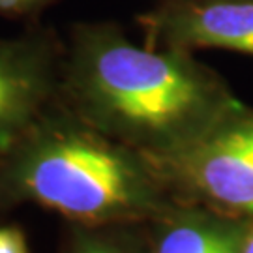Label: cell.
I'll return each instance as SVG.
<instances>
[{"mask_svg": "<svg viewBox=\"0 0 253 253\" xmlns=\"http://www.w3.org/2000/svg\"><path fill=\"white\" fill-rule=\"evenodd\" d=\"M240 253H253V216L244 219V233H242Z\"/></svg>", "mask_w": 253, "mask_h": 253, "instance_id": "30bf717a", "label": "cell"}, {"mask_svg": "<svg viewBox=\"0 0 253 253\" xmlns=\"http://www.w3.org/2000/svg\"><path fill=\"white\" fill-rule=\"evenodd\" d=\"M137 225L86 227L64 223L58 253H150L148 231Z\"/></svg>", "mask_w": 253, "mask_h": 253, "instance_id": "52a82bcc", "label": "cell"}, {"mask_svg": "<svg viewBox=\"0 0 253 253\" xmlns=\"http://www.w3.org/2000/svg\"><path fill=\"white\" fill-rule=\"evenodd\" d=\"M146 160L174 203L235 219L253 216V111L240 103L186 143Z\"/></svg>", "mask_w": 253, "mask_h": 253, "instance_id": "3957f363", "label": "cell"}, {"mask_svg": "<svg viewBox=\"0 0 253 253\" xmlns=\"http://www.w3.org/2000/svg\"><path fill=\"white\" fill-rule=\"evenodd\" d=\"M174 203L141 152L58 101L0 160V214L21 205L86 227L148 223Z\"/></svg>", "mask_w": 253, "mask_h": 253, "instance_id": "7a4b0ae2", "label": "cell"}, {"mask_svg": "<svg viewBox=\"0 0 253 253\" xmlns=\"http://www.w3.org/2000/svg\"><path fill=\"white\" fill-rule=\"evenodd\" d=\"M64 40L60 101L146 158L186 143L238 103L190 51L137 45L118 23H73Z\"/></svg>", "mask_w": 253, "mask_h": 253, "instance_id": "6da1fadb", "label": "cell"}, {"mask_svg": "<svg viewBox=\"0 0 253 253\" xmlns=\"http://www.w3.org/2000/svg\"><path fill=\"white\" fill-rule=\"evenodd\" d=\"M64 54L66 40L40 23L0 36V160L60 101Z\"/></svg>", "mask_w": 253, "mask_h": 253, "instance_id": "277c9868", "label": "cell"}, {"mask_svg": "<svg viewBox=\"0 0 253 253\" xmlns=\"http://www.w3.org/2000/svg\"><path fill=\"white\" fill-rule=\"evenodd\" d=\"M146 45L253 56V0H163L139 17Z\"/></svg>", "mask_w": 253, "mask_h": 253, "instance_id": "5b68a950", "label": "cell"}, {"mask_svg": "<svg viewBox=\"0 0 253 253\" xmlns=\"http://www.w3.org/2000/svg\"><path fill=\"white\" fill-rule=\"evenodd\" d=\"M0 253H30L27 235L21 227H0Z\"/></svg>", "mask_w": 253, "mask_h": 253, "instance_id": "9c48e42d", "label": "cell"}, {"mask_svg": "<svg viewBox=\"0 0 253 253\" xmlns=\"http://www.w3.org/2000/svg\"><path fill=\"white\" fill-rule=\"evenodd\" d=\"M146 227L150 253H240L244 219L172 203Z\"/></svg>", "mask_w": 253, "mask_h": 253, "instance_id": "8992f818", "label": "cell"}, {"mask_svg": "<svg viewBox=\"0 0 253 253\" xmlns=\"http://www.w3.org/2000/svg\"><path fill=\"white\" fill-rule=\"evenodd\" d=\"M58 0H0V17L38 23V17Z\"/></svg>", "mask_w": 253, "mask_h": 253, "instance_id": "ba28073f", "label": "cell"}]
</instances>
